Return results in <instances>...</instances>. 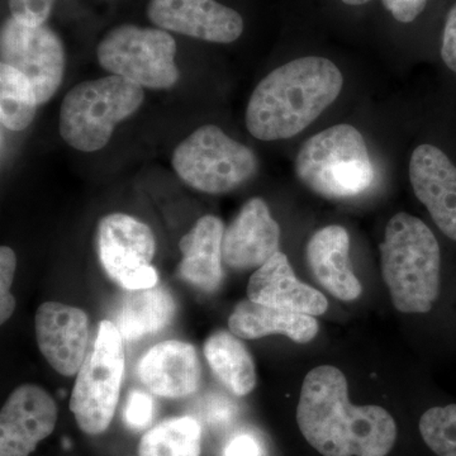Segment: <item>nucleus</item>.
Wrapping results in <instances>:
<instances>
[{"mask_svg": "<svg viewBox=\"0 0 456 456\" xmlns=\"http://www.w3.org/2000/svg\"><path fill=\"white\" fill-rule=\"evenodd\" d=\"M305 439L323 456H386L395 446L397 426L379 406H354L344 373L331 365L305 378L297 407Z\"/></svg>", "mask_w": 456, "mask_h": 456, "instance_id": "nucleus-1", "label": "nucleus"}, {"mask_svg": "<svg viewBox=\"0 0 456 456\" xmlns=\"http://www.w3.org/2000/svg\"><path fill=\"white\" fill-rule=\"evenodd\" d=\"M296 173L305 187L329 200L359 196L374 180L364 137L350 125L311 137L297 155Z\"/></svg>", "mask_w": 456, "mask_h": 456, "instance_id": "nucleus-5", "label": "nucleus"}, {"mask_svg": "<svg viewBox=\"0 0 456 456\" xmlns=\"http://www.w3.org/2000/svg\"><path fill=\"white\" fill-rule=\"evenodd\" d=\"M342 2H344L345 4L349 5H362L365 4V3H368L369 0H342Z\"/></svg>", "mask_w": 456, "mask_h": 456, "instance_id": "nucleus-32", "label": "nucleus"}, {"mask_svg": "<svg viewBox=\"0 0 456 456\" xmlns=\"http://www.w3.org/2000/svg\"><path fill=\"white\" fill-rule=\"evenodd\" d=\"M224 456H260V446L250 435H239L230 441Z\"/></svg>", "mask_w": 456, "mask_h": 456, "instance_id": "nucleus-31", "label": "nucleus"}, {"mask_svg": "<svg viewBox=\"0 0 456 456\" xmlns=\"http://www.w3.org/2000/svg\"><path fill=\"white\" fill-rule=\"evenodd\" d=\"M175 312V299L163 285L128 290L117 318V329L123 340H140L169 325Z\"/></svg>", "mask_w": 456, "mask_h": 456, "instance_id": "nucleus-21", "label": "nucleus"}, {"mask_svg": "<svg viewBox=\"0 0 456 456\" xmlns=\"http://www.w3.org/2000/svg\"><path fill=\"white\" fill-rule=\"evenodd\" d=\"M137 375L152 395L179 399L198 391L202 368L193 345L167 340L155 345L141 358Z\"/></svg>", "mask_w": 456, "mask_h": 456, "instance_id": "nucleus-16", "label": "nucleus"}, {"mask_svg": "<svg viewBox=\"0 0 456 456\" xmlns=\"http://www.w3.org/2000/svg\"><path fill=\"white\" fill-rule=\"evenodd\" d=\"M147 17L164 31L215 44H231L244 32L242 17L216 0H150Z\"/></svg>", "mask_w": 456, "mask_h": 456, "instance_id": "nucleus-12", "label": "nucleus"}, {"mask_svg": "<svg viewBox=\"0 0 456 456\" xmlns=\"http://www.w3.org/2000/svg\"><path fill=\"white\" fill-rule=\"evenodd\" d=\"M97 250L108 277L126 290L158 285V270L151 265L155 236L143 222L125 213H110L102 218L97 228Z\"/></svg>", "mask_w": 456, "mask_h": 456, "instance_id": "nucleus-9", "label": "nucleus"}, {"mask_svg": "<svg viewBox=\"0 0 456 456\" xmlns=\"http://www.w3.org/2000/svg\"><path fill=\"white\" fill-rule=\"evenodd\" d=\"M410 179L419 202L449 239L456 241V167L436 146L416 147L410 161Z\"/></svg>", "mask_w": 456, "mask_h": 456, "instance_id": "nucleus-15", "label": "nucleus"}, {"mask_svg": "<svg viewBox=\"0 0 456 456\" xmlns=\"http://www.w3.org/2000/svg\"><path fill=\"white\" fill-rule=\"evenodd\" d=\"M35 331L42 355L53 370L65 377L77 374L88 355V314L64 303L45 302L36 312Z\"/></svg>", "mask_w": 456, "mask_h": 456, "instance_id": "nucleus-13", "label": "nucleus"}, {"mask_svg": "<svg viewBox=\"0 0 456 456\" xmlns=\"http://www.w3.org/2000/svg\"><path fill=\"white\" fill-rule=\"evenodd\" d=\"M228 327L240 338L255 340L269 335H284L298 344H307L318 334L316 318L298 312L281 310L245 299L228 318Z\"/></svg>", "mask_w": 456, "mask_h": 456, "instance_id": "nucleus-20", "label": "nucleus"}, {"mask_svg": "<svg viewBox=\"0 0 456 456\" xmlns=\"http://www.w3.org/2000/svg\"><path fill=\"white\" fill-rule=\"evenodd\" d=\"M204 355L218 380L235 395H250L256 386V369L248 347L233 332L218 330L204 344Z\"/></svg>", "mask_w": 456, "mask_h": 456, "instance_id": "nucleus-22", "label": "nucleus"}, {"mask_svg": "<svg viewBox=\"0 0 456 456\" xmlns=\"http://www.w3.org/2000/svg\"><path fill=\"white\" fill-rule=\"evenodd\" d=\"M154 399L146 392L134 389L123 410V421L134 431L145 430L154 419Z\"/></svg>", "mask_w": 456, "mask_h": 456, "instance_id": "nucleus-27", "label": "nucleus"}, {"mask_svg": "<svg viewBox=\"0 0 456 456\" xmlns=\"http://www.w3.org/2000/svg\"><path fill=\"white\" fill-rule=\"evenodd\" d=\"M441 57L450 70L456 73V4L449 12L444 28Z\"/></svg>", "mask_w": 456, "mask_h": 456, "instance_id": "nucleus-30", "label": "nucleus"}, {"mask_svg": "<svg viewBox=\"0 0 456 456\" xmlns=\"http://www.w3.org/2000/svg\"><path fill=\"white\" fill-rule=\"evenodd\" d=\"M202 428L193 417L165 419L143 435L140 456H200Z\"/></svg>", "mask_w": 456, "mask_h": 456, "instance_id": "nucleus-23", "label": "nucleus"}, {"mask_svg": "<svg viewBox=\"0 0 456 456\" xmlns=\"http://www.w3.org/2000/svg\"><path fill=\"white\" fill-rule=\"evenodd\" d=\"M38 102L32 84L11 66L0 64V121L11 131H23L33 122Z\"/></svg>", "mask_w": 456, "mask_h": 456, "instance_id": "nucleus-24", "label": "nucleus"}, {"mask_svg": "<svg viewBox=\"0 0 456 456\" xmlns=\"http://www.w3.org/2000/svg\"><path fill=\"white\" fill-rule=\"evenodd\" d=\"M224 222L220 218L212 215L200 218L180 240L183 259L178 268L179 278L203 292H215L224 278Z\"/></svg>", "mask_w": 456, "mask_h": 456, "instance_id": "nucleus-19", "label": "nucleus"}, {"mask_svg": "<svg viewBox=\"0 0 456 456\" xmlns=\"http://www.w3.org/2000/svg\"><path fill=\"white\" fill-rule=\"evenodd\" d=\"M248 296L261 305L314 317L321 316L329 308L322 293L297 279L287 255L281 251L251 275Z\"/></svg>", "mask_w": 456, "mask_h": 456, "instance_id": "nucleus-17", "label": "nucleus"}, {"mask_svg": "<svg viewBox=\"0 0 456 456\" xmlns=\"http://www.w3.org/2000/svg\"><path fill=\"white\" fill-rule=\"evenodd\" d=\"M2 64L20 71L32 84L38 104L60 88L65 71L64 45L49 27H27L8 18L0 32Z\"/></svg>", "mask_w": 456, "mask_h": 456, "instance_id": "nucleus-10", "label": "nucleus"}, {"mask_svg": "<svg viewBox=\"0 0 456 456\" xmlns=\"http://www.w3.org/2000/svg\"><path fill=\"white\" fill-rule=\"evenodd\" d=\"M380 260L395 307L403 314L430 312L440 294L441 253L428 224L408 213L393 216Z\"/></svg>", "mask_w": 456, "mask_h": 456, "instance_id": "nucleus-3", "label": "nucleus"}, {"mask_svg": "<svg viewBox=\"0 0 456 456\" xmlns=\"http://www.w3.org/2000/svg\"><path fill=\"white\" fill-rule=\"evenodd\" d=\"M57 422L55 399L36 384L11 393L0 412V456H29Z\"/></svg>", "mask_w": 456, "mask_h": 456, "instance_id": "nucleus-11", "label": "nucleus"}, {"mask_svg": "<svg viewBox=\"0 0 456 456\" xmlns=\"http://www.w3.org/2000/svg\"><path fill=\"white\" fill-rule=\"evenodd\" d=\"M175 40L161 28L116 27L99 42V65L149 89H169L179 80Z\"/></svg>", "mask_w": 456, "mask_h": 456, "instance_id": "nucleus-8", "label": "nucleus"}, {"mask_svg": "<svg viewBox=\"0 0 456 456\" xmlns=\"http://www.w3.org/2000/svg\"><path fill=\"white\" fill-rule=\"evenodd\" d=\"M55 0H8L12 17L27 27L45 26Z\"/></svg>", "mask_w": 456, "mask_h": 456, "instance_id": "nucleus-28", "label": "nucleus"}, {"mask_svg": "<svg viewBox=\"0 0 456 456\" xmlns=\"http://www.w3.org/2000/svg\"><path fill=\"white\" fill-rule=\"evenodd\" d=\"M171 163L185 184L207 194L241 187L257 170L254 152L213 125L197 128L182 141Z\"/></svg>", "mask_w": 456, "mask_h": 456, "instance_id": "nucleus-7", "label": "nucleus"}, {"mask_svg": "<svg viewBox=\"0 0 456 456\" xmlns=\"http://www.w3.org/2000/svg\"><path fill=\"white\" fill-rule=\"evenodd\" d=\"M419 432L435 454H456V404L426 411L419 419Z\"/></svg>", "mask_w": 456, "mask_h": 456, "instance_id": "nucleus-25", "label": "nucleus"}, {"mask_svg": "<svg viewBox=\"0 0 456 456\" xmlns=\"http://www.w3.org/2000/svg\"><path fill=\"white\" fill-rule=\"evenodd\" d=\"M445 456H456V454H450V455H445Z\"/></svg>", "mask_w": 456, "mask_h": 456, "instance_id": "nucleus-33", "label": "nucleus"}, {"mask_svg": "<svg viewBox=\"0 0 456 456\" xmlns=\"http://www.w3.org/2000/svg\"><path fill=\"white\" fill-rule=\"evenodd\" d=\"M16 253L8 246L0 248V322L5 323L16 310V299L11 288L16 275Z\"/></svg>", "mask_w": 456, "mask_h": 456, "instance_id": "nucleus-26", "label": "nucleus"}, {"mask_svg": "<svg viewBox=\"0 0 456 456\" xmlns=\"http://www.w3.org/2000/svg\"><path fill=\"white\" fill-rule=\"evenodd\" d=\"M143 98L142 86L118 75L77 84L62 101L60 134L79 151H98L110 142L114 127L139 110Z\"/></svg>", "mask_w": 456, "mask_h": 456, "instance_id": "nucleus-4", "label": "nucleus"}, {"mask_svg": "<svg viewBox=\"0 0 456 456\" xmlns=\"http://www.w3.org/2000/svg\"><path fill=\"white\" fill-rule=\"evenodd\" d=\"M350 237L344 227L332 224L317 231L307 245V263L321 287L340 301H355L362 292L349 259Z\"/></svg>", "mask_w": 456, "mask_h": 456, "instance_id": "nucleus-18", "label": "nucleus"}, {"mask_svg": "<svg viewBox=\"0 0 456 456\" xmlns=\"http://www.w3.org/2000/svg\"><path fill=\"white\" fill-rule=\"evenodd\" d=\"M125 373L123 338L110 321L99 323L98 334L77 371L70 411L84 434L101 435L112 422Z\"/></svg>", "mask_w": 456, "mask_h": 456, "instance_id": "nucleus-6", "label": "nucleus"}, {"mask_svg": "<svg viewBox=\"0 0 456 456\" xmlns=\"http://www.w3.org/2000/svg\"><path fill=\"white\" fill-rule=\"evenodd\" d=\"M281 227L261 198L248 200L224 231L222 259L233 270L260 268L279 253Z\"/></svg>", "mask_w": 456, "mask_h": 456, "instance_id": "nucleus-14", "label": "nucleus"}, {"mask_svg": "<svg viewBox=\"0 0 456 456\" xmlns=\"http://www.w3.org/2000/svg\"><path fill=\"white\" fill-rule=\"evenodd\" d=\"M428 0H383L384 7L402 23H410L422 13Z\"/></svg>", "mask_w": 456, "mask_h": 456, "instance_id": "nucleus-29", "label": "nucleus"}, {"mask_svg": "<svg viewBox=\"0 0 456 456\" xmlns=\"http://www.w3.org/2000/svg\"><path fill=\"white\" fill-rule=\"evenodd\" d=\"M342 86L340 69L325 57L287 62L257 84L246 110V127L257 140L290 139L334 103Z\"/></svg>", "mask_w": 456, "mask_h": 456, "instance_id": "nucleus-2", "label": "nucleus"}]
</instances>
